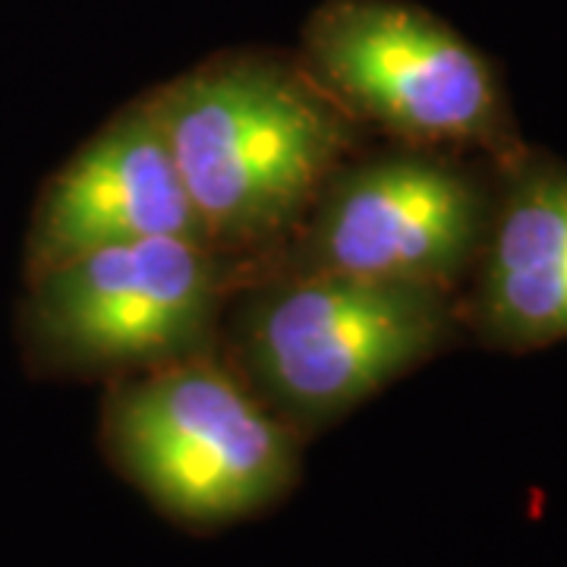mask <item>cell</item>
<instances>
[{"instance_id": "cell-1", "label": "cell", "mask_w": 567, "mask_h": 567, "mask_svg": "<svg viewBox=\"0 0 567 567\" xmlns=\"http://www.w3.org/2000/svg\"><path fill=\"white\" fill-rule=\"evenodd\" d=\"M145 102L227 259L271 256L353 148L344 104L271 51L215 54Z\"/></svg>"}, {"instance_id": "cell-6", "label": "cell", "mask_w": 567, "mask_h": 567, "mask_svg": "<svg viewBox=\"0 0 567 567\" xmlns=\"http://www.w3.org/2000/svg\"><path fill=\"white\" fill-rule=\"evenodd\" d=\"M488 212L492 193L470 167L406 145L324 183L300 227L271 252V271L454 290L476 265Z\"/></svg>"}, {"instance_id": "cell-3", "label": "cell", "mask_w": 567, "mask_h": 567, "mask_svg": "<svg viewBox=\"0 0 567 567\" xmlns=\"http://www.w3.org/2000/svg\"><path fill=\"white\" fill-rule=\"evenodd\" d=\"M454 324L442 287L265 271L237 306L234 344L252 391L306 439L439 353Z\"/></svg>"}, {"instance_id": "cell-2", "label": "cell", "mask_w": 567, "mask_h": 567, "mask_svg": "<svg viewBox=\"0 0 567 567\" xmlns=\"http://www.w3.org/2000/svg\"><path fill=\"white\" fill-rule=\"evenodd\" d=\"M303 435L208 353L130 372L104 401V457L177 527L265 514L300 480Z\"/></svg>"}, {"instance_id": "cell-4", "label": "cell", "mask_w": 567, "mask_h": 567, "mask_svg": "<svg viewBox=\"0 0 567 567\" xmlns=\"http://www.w3.org/2000/svg\"><path fill=\"white\" fill-rule=\"evenodd\" d=\"M300 63L350 114L410 148H476L495 167L524 148L492 61L420 3L322 0L303 25Z\"/></svg>"}, {"instance_id": "cell-7", "label": "cell", "mask_w": 567, "mask_h": 567, "mask_svg": "<svg viewBox=\"0 0 567 567\" xmlns=\"http://www.w3.org/2000/svg\"><path fill=\"white\" fill-rule=\"evenodd\" d=\"M142 237L212 246L145 99L121 111L44 186L29 234V278L89 249Z\"/></svg>"}, {"instance_id": "cell-5", "label": "cell", "mask_w": 567, "mask_h": 567, "mask_svg": "<svg viewBox=\"0 0 567 567\" xmlns=\"http://www.w3.org/2000/svg\"><path fill=\"white\" fill-rule=\"evenodd\" d=\"M230 259L183 237L89 249L29 278L25 341L54 372H142L205 353Z\"/></svg>"}, {"instance_id": "cell-8", "label": "cell", "mask_w": 567, "mask_h": 567, "mask_svg": "<svg viewBox=\"0 0 567 567\" xmlns=\"http://www.w3.org/2000/svg\"><path fill=\"white\" fill-rule=\"evenodd\" d=\"M466 319L498 350L567 338V167L527 145L498 167Z\"/></svg>"}]
</instances>
